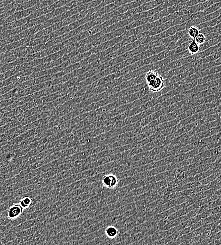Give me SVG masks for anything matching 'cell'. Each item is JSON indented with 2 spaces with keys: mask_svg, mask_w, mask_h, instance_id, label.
Masks as SVG:
<instances>
[{
  "mask_svg": "<svg viewBox=\"0 0 221 245\" xmlns=\"http://www.w3.org/2000/svg\"><path fill=\"white\" fill-rule=\"evenodd\" d=\"M102 182L104 187L109 189H113L118 185V178L113 174H106L102 178Z\"/></svg>",
  "mask_w": 221,
  "mask_h": 245,
  "instance_id": "7a4b0ae2",
  "label": "cell"
},
{
  "mask_svg": "<svg viewBox=\"0 0 221 245\" xmlns=\"http://www.w3.org/2000/svg\"><path fill=\"white\" fill-rule=\"evenodd\" d=\"M194 39L196 43L200 45L204 44L206 40V37L204 34L200 33Z\"/></svg>",
  "mask_w": 221,
  "mask_h": 245,
  "instance_id": "9c48e42d",
  "label": "cell"
},
{
  "mask_svg": "<svg viewBox=\"0 0 221 245\" xmlns=\"http://www.w3.org/2000/svg\"><path fill=\"white\" fill-rule=\"evenodd\" d=\"M200 33V30L198 28L193 26L189 28L188 31V35L191 38L193 39H195Z\"/></svg>",
  "mask_w": 221,
  "mask_h": 245,
  "instance_id": "52a82bcc",
  "label": "cell"
},
{
  "mask_svg": "<svg viewBox=\"0 0 221 245\" xmlns=\"http://www.w3.org/2000/svg\"><path fill=\"white\" fill-rule=\"evenodd\" d=\"M32 203V199L29 197H25L20 200L19 205L23 209L27 208Z\"/></svg>",
  "mask_w": 221,
  "mask_h": 245,
  "instance_id": "8992f818",
  "label": "cell"
},
{
  "mask_svg": "<svg viewBox=\"0 0 221 245\" xmlns=\"http://www.w3.org/2000/svg\"><path fill=\"white\" fill-rule=\"evenodd\" d=\"M158 72L153 70H149L147 72L145 76V79H146V82H148L150 81L154 80L159 75Z\"/></svg>",
  "mask_w": 221,
  "mask_h": 245,
  "instance_id": "ba28073f",
  "label": "cell"
},
{
  "mask_svg": "<svg viewBox=\"0 0 221 245\" xmlns=\"http://www.w3.org/2000/svg\"><path fill=\"white\" fill-rule=\"evenodd\" d=\"M188 50L191 54H196L199 52L200 50V45L196 43L195 39H193L190 42L188 46Z\"/></svg>",
  "mask_w": 221,
  "mask_h": 245,
  "instance_id": "277c9868",
  "label": "cell"
},
{
  "mask_svg": "<svg viewBox=\"0 0 221 245\" xmlns=\"http://www.w3.org/2000/svg\"><path fill=\"white\" fill-rule=\"evenodd\" d=\"M176 175H177V177L179 179H183L184 178V173L181 170H177L176 172Z\"/></svg>",
  "mask_w": 221,
  "mask_h": 245,
  "instance_id": "30bf717a",
  "label": "cell"
},
{
  "mask_svg": "<svg viewBox=\"0 0 221 245\" xmlns=\"http://www.w3.org/2000/svg\"><path fill=\"white\" fill-rule=\"evenodd\" d=\"M147 84L150 91L156 93L160 92L165 87V81L163 76L159 75L156 78L147 82Z\"/></svg>",
  "mask_w": 221,
  "mask_h": 245,
  "instance_id": "6da1fadb",
  "label": "cell"
},
{
  "mask_svg": "<svg viewBox=\"0 0 221 245\" xmlns=\"http://www.w3.org/2000/svg\"><path fill=\"white\" fill-rule=\"evenodd\" d=\"M118 229L115 227L110 226L107 228L105 229L106 235L110 239H114L118 236Z\"/></svg>",
  "mask_w": 221,
  "mask_h": 245,
  "instance_id": "5b68a950",
  "label": "cell"
},
{
  "mask_svg": "<svg viewBox=\"0 0 221 245\" xmlns=\"http://www.w3.org/2000/svg\"><path fill=\"white\" fill-rule=\"evenodd\" d=\"M23 211V208L20 206V205L17 204L13 205L8 211V218L11 220L17 219L22 214Z\"/></svg>",
  "mask_w": 221,
  "mask_h": 245,
  "instance_id": "3957f363",
  "label": "cell"
}]
</instances>
